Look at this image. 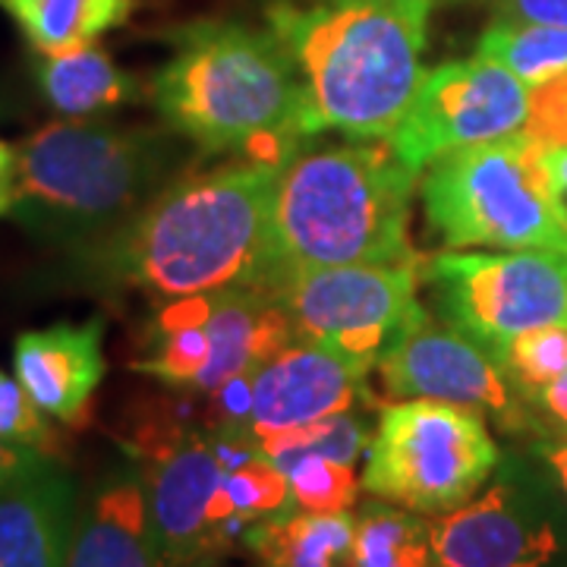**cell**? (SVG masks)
<instances>
[{
    "mask_svg": "<svg viewBox=\"0 0 567 567\" xmlns=\"http://www.w3.org/2000/svg\"><path fill=\"white\" fill-rule=\"evenodd\" d=\"M529 404L536 410L539 423H548L551 429H558V435H567V372L561 379H555L551 385L543 388V391H536V398Z\"/></svg>",
    "mask_w": 567,
    "mask_h": 567,
    "instance_id": "31",
    "label": "cell"
},
{
    "mask_svg": "<svg viewBox=\"0 0 567 567\" xmlns=\"http://www.w3.org/2000/svg\"><path fill=\"white\" fill-rule=\"evenodd\" d=\"M369 442H372V432L363 416L357 410H347V413H334V416H324V420L290 429V432L268 435L259 445L268 461L287 470L300 457H312V454L357 466V461L369 451Z\"/></svg>",
    "mask_w": 567,
    "mask_h": 567,
    "instance_id": "24",
    "label": "cell"
},
{
    "mask_svg": "<svg viewBox=\"0 0 567 567\" xmlns=\"http://www.w3.org/2000/svg\"><path fill=\"white\" fill-rule=\"evenodd\" d=\"M177 130L58 121L17 145L10 218L39 244L73 252L114 234L196 164Z\"/></svg>",
    "mask_w": 567,
    "mask_h": 567,
    "instance_id": "4",
    "label": "cell"
},
{
    "mask_svg": "<svg viewBox=\"0 0 567 567\" xmlns=\"http://www.w3.org/2000/svg\"><path fill=\"white\" fill-rule=\"evenodd\" d=\"M527 117V82L498 61L473 54L470 61L442 63L425 73L388 145L423 174L445 152L524 133Z\"/></svg>",
    "mask_w": 567,
    "mask_h": 567,
    "instance_id": "13",
    "label": "cell"
},
{
    "mask_svg": "<svg viewBox=\"0 0 567 567\" xmlns=\"http://www.w3.org/2000/svg\"><path fill=\"white\" fill-rule=\"evenodd\" d=\"M353 567H442L432 520L382 498L369 502L357 511Z\"/></svg>",
    "mask_w": 567,
    "mask_h": 567,
    "instance_id": "22",
    "label": "cell"
},
{
    "mask_svg": "<svg viewBox=\"0 0 567 567\" xmlns=\"http://www.w3.org/2000/svg\"><path fill=\"white\" fill-rule=\"evenodd\" d=\"M439 0H275L268 29L297 63L309 130L391 140L425 80Z\"/></svg>",
    "mask_w": 567,
    "mask_h": 567,
    "instance_id": "2",
    "label": "cell"
},
{
    "mask_svg": "<svg viewBox=\"0 0 567 567\" xmlns=\"http://www.w3.org/2000/svg\"><path fill=\"white\" fill-rule=\"evenodd\" d=\"M476 54L507 66L529 89L567 70V29L543 22L492 20L476 44Z\"/></svg>",
    "mask_w": 567,
    "mask_h": 567,
    "instance_id": "23",
    "label": "cell"
},
{
    "mask_svg": "<svg viewBox=\"0 0 567 567\" xmlns=\"http://www.w3.org/2000/svg\"><path fill=\"white\" fill-rule=\"evenodd\" d=\"M0 439L20 442L44 454L58 457L61 439L51 425V416H44L35 401L25 394L17 375H7L0 369Z\"/></svg>",
    "mask_w": 567,
    "mask_h": 567,
    "instance_id": "27",
    "label": "cell"
},
{
    "mask_svg": "<svg viewBox=\"0 0 567 567\" xmlns=\"http://www.w3.org/2000/svg\"><path fill=\"white\" fill-rule=\"evenodd\" d=\"M429 520L442 567H567V498L543 457H502L476 498Z\"/></svg>",
    "mask_w": 567,
    "mask_h": 567,
    "instance_id": "11",
    "label": "cell"
},
{
    "mask_svg": "<svg viewBox=\"0 0 567 567\" xmlns=\"http://www.w3.org/2000/svg\"><path fill=\"white\" fill-rule=\"evenodd\" d=\"M17 199V148L0 140V215H10Z\"/></svg>",
    "mask_w": 567,
    "mask_h": 567,
    "instance_id": "33",
    "label": "cell"
},
{
    "mask_svg": "<svg viewBox=\"0 0 567 567\" xmlns=\"http://www.w3.org/2000/svg\"><path fill=\"white\" fill-rule=\"evenodd\" d=\"M290 492L300 511H316V514H334V511H350L360 498L363 476H357V466L334 461V457H300L287 470Z\"/></svg>",
    "mask_w": 567,
    "mask_h": 567,
    "instance_id": "26",
    "label": "cell"
},
{
    "mask_svg": "<svg viewBox=\"0 0 567 567\" xmlns=\"http://www.w3.org/2000/svg\"><path fill=\"white\" fill-rule=\"evenodd\" d=\"M388 398H432L476 410L507 435L543 432L529 401L511 385L492 347L457 328L425 322L379 363Z\"/></svg>",
    "mask_w": 567,
    "mask_h": 567,
    "instance_id": "14",
    "label": "cell"
},
{
    "mask_svg": "<svg viewBox=\"0 0 567 567\" xmlns=\"http://www.w3.org/2000/svg\"><path fill=\"white\" fill-rule=\"evenodd\" d=\"M548 196L558 221L567 230V145H548L546 148Z\"/></svg>",
    "mask_w": 567,
    "mask_h": 567,
    "instance_id": "32",
    "label": "cell"
},
{
    "mask_svg": "<svg viewBox=\"0 0 567 567\" xmlns=\"http://www.w3.org/2000/svg\"><path fill=\"white\" fill-rule=\"evenodd\" d=\"M357 514L287 511L265 517L244 533V543L262 567H353Z\"/></svg>",
    "mask_w": 567,
    "mask_h": 567,
    "instance_id": "20",
    "label": "cell"
},
{
    "mask_svg": "<svg viewBox=\"0 0 567 567\" xmlns=\"http://www.w3.org/2000/svg\"><path fill=\"white\" fill-rule=\"evenodd\" d=\"M48 461H54V454H44L35 447L20 445V442H10V439H0V492L22 480L25 473L39 470Z\"/></svg>",
    "mask_w": 567,
    "mask_h": 567,
    "instance_id": "30",
    "label": "cell"
},
{
    "mask_svg": "<svg viewBox=\"0 0 567 567\" xmlns=\"http://www.w3.org/2000/svg\"><path fill=\"white\" fill-rule=\"evenodd\" d=\"M66 567H167L142 470L126 451L80 502Z\"/></svg>",
    "mask_w": 567,
    "mask_h": 567,
    "instance_id": "17",
    "label": "cell"
},
{
    "mask_svg": "<svg viewBox=\"0 0 567 567\" xmlns=\"http://www.w3.org/2000/svg\"><path fill=\"white\" fill-rule=\"evenodd\" d=\"M140 464L152 520L167 567H203L246 533L227 495L212 429H196L174 413H148L123 442Z\"/></svg>",
    "mask_w": 567,
    "mask_h": 567,
    "instance_id": "10",
    "label": "cell"
},
{
    "mask_svg": "<svg viewBox=\"0 0 567 567\" xmlns=\"http://www.w3.org/2000/svg\"><path fill=\"white\" fill-rule=\"evenodd\" d=\"M492 353L498 357L511 385L533 401L536 391H543L567 372V324H548L517 334L502 347H495Z\"/></svg>",
    "mask_w": 567,
    "mask_h": 567,
    "instance_id": "25",
    "label": "cell"
},
{
    "mask_svg": "<svg viewBox=\"0 0 567 567\" xmlns=\"http://www.w3.org/2000/svg\"><path fill=\"white\" fill-rule=\"evenodd\" d=\"M136 3L140 0H0V10L17 22L32 51L63 54L126 25Z\"/></svg>",
    "mask_w": 567,
    "mask_h": 567,
    "instance_id": "21",
    "label": "cell"
},
{
    "mask_svg": "<svg viewBox=\"0 0 567 567\" xmlns=\"http://www.w3.org/2000/svg\"><path fill=\"white\" fill-rule=\"evenodd\" d=\"M104 319L58 322L22 331L13 344V375L44 416L82 425L104 382Z\"/></svg>",
    "mask_w": 567,
    "mask_h": 567,
    "instance_id": "16",
    "label": "cell"
},
{
    "mask_svg": "<svg viewBox=\"0 0 567 567\" xmlns=\"http://www.w3.org/2000/svg\"><path fill=\"white\" fill-rule=\"evenodd\" d=\"M423 281L445 324L492 350L536 328L567 324L565 252L442 249L423 259Z\"/></svg>",
    "mask_w": 567,
    "mask_h": 567,
    "instance_id": "12",
    "label": "cell"
},
{
    "mask_svg": "<svg viewBox=\"0 0 567 567\" xmlns=\"http://www.w3.org/2000/svg\"><path fill=\"white\" fill-rule=\"evenodd\" d=\"M536 454L546 461V466L555 473L558 486L565 492L567 498V435H558V439H548V442H539Z\"/></svg>",
    "mask_w": 567,
    "mask_h": 567,
    "instance_id": "34",
    "label": "cell"
},
{
    "mask_svg": "<svg viewBox=\"0 0 567 567\" xmlns=\"http://www.w3.org/2000/svg\"><path fill=\"white\" fill-rule=\"evenodd\" d=\"M423 259L284 265L271 290L281 300L297 341L324 347L372 372L404 338L429 322L420 300Z\"/></svg>",
    "mask_w": 567,
    "mask_h": 567,
    "instance_id": "9",
    "label": "cell"
},
{
    "mask_svg": "<svg viewBox=\"0 0 567 567\" xmlns=\"http://www.w3.org/2000/svg\"><path fill=\"white\" fill-rule=\"evenodd\" d=\"M281 164L189 167L104 240L61 252V281L152 303L224 287H268L281 271L271 199Z\"/></svg>",
    "mask_w": 567,
    "mask_h": 567,
    "instance_id": "1",
    "label": "cell"
},
{
    "mask_svg": "<svg viewBox=\"0 0 567 567\" xmlns=\"http://www.w3.org/2000/svg\"><path fill=\"white\" fill-rule=\"evenodd\" d=\"M249 429L262 442L369 404V369L324 347L290 341L249 375Z\"/></svg>",
    "mask_w": 567,
    "mask_h": 567,
    "instance_id": "15",
    "label": "cell"
},
{
    "mask_svg": "<svg viewBox=\"0 0 567 567\" xmlns=\"http://www.w3.org/2000/svg\"><path fill=\"white\" fill-rule=\"evenodd\" d=\"M524 133L546 148L567 145V70L539 85H529V117Z\"/></svg>",
    "mask_w": 567,
    "mask_h": 567,
    "instance_id": "28",
    "label": "cell"
},
{
    "mask_svg": "<svg viewBox=\"0 0 567 567\" xmlns=\"http://www.w3.org/2000/svg\"><path fill=\"white\" fill-rule=\"evenodd\" d=\"M80 486L54 457L0 492V567H66Z\"/></svg>",
    "mask_w": 567,
    "mask_h": 567,
    "instance_id": "18",
    "label": "cell"
},
{
    "mask_svg": "<svg viewBox=\"0 0 567 567\" xmlns=\"http://www.w3.org/2000/svg\"><path fill=\"white\" fill-rule=\"evenodd\" d=\"M502 447L476 410L404 398L382 406L365 451L372 498L439 517L476 498L502 464Z\"/></svg>",
    "mask_w": 567,
    "mask_h": 567,
    "instance_id": "8",
    "label": "cell"
},
{
    "mask_svg": "<svg viewBox=\"0 0 567 567\" xmlns=\"http://www.w3.org/2000/svg\"><path fill=\"white\" fill-rule=\"evenodd\" d=\"M420 171L404 164L388 140L300 145L278 167L271 237L284 265L406 262L410 199Z\"/></svg>",
    "mask_w": 567,
    "mask_h": 567,
    "instance_id": "5",
    "label": "cell"
},
{
    "mask_svg": "<svg viewBox=\"0 0 567 567\" xmlns=\"http://www.w3.org/2000/svg\"><path fill=\"white\" fill-rule=\"evenodd\" d=\"M425 224L445 249H548L567 230L548 196L546 145L527 133L439 155L420 177Z\"/></svg>",
    "mask_w": 567,
    "mask_h": 567,
    "instance_id": "6",
    "label": "cell"
},
{
    "mask_svg": "<svg viewBox=\"0 0 567 567\" xmlns=\"http://www.w3.org/2000/svg\"><path fill=\"white\" fill-rule=\"evenodd\" d=\"M297 341L268 287H224L152 303L133 372L181 394H212Z\"/></svg>",
    "mask_w": 567,
    "mask_h": 567,
    "instance_id": "7",
    "label": "cell"
},
{
    "mask_svg": "<svg viewBox=\"0 0 567 567\" xmlns=\"http://www.w3.org/2000/svg\"><path fill=\"white\" fill-rule=\"evenodd\" d=\"M167 39L174 51L152 76V102L164 126L193 142L199 155L284 164L316 140L303 76L271 29L196 20Z\"/></svg>",
    "mask_w": 567,
    "mask_h": 567,
    "instance_id": "3",
    "label": "cell"
},
{
    "mask_svg": "<svg viewBox=\"0 0 567 567\" xmlns=\"http://www.w3.org/2000/svg\"><path fill=\"white\" fill-rule=\"evenodd\" d=\"M44 102L66 121H95L99 114L140 102V82L114 58L89 44L63 54H41L35 70Z\"/></svg>",
    "mask_w": 567,
    "mask_h": 567,
    "instance_id": "19",
    "label": "cell"
},
{
    "mask_svg": "<svg viewBox=\"0 0 567 567\" xmlns=\"http://www.w3.org/2000/svg\"><path fill=\"white\" fill-rule=\"evenodd\" d=\"M495 20L543 22L567 29V0H495Z\"/></svg>",
    "mask_w": 567,
    "mask_h": 567,
    "instance_id": "29",
    "label": "cell"
}]
</instances>
